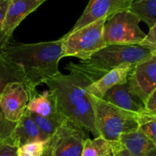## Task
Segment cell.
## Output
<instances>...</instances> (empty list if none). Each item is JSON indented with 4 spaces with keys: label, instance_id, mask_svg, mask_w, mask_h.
<instances>
[{
    "label": "cell",
    "instance_id": "33",
    "mask_svg": "<svg viewBox=\"0 0 156 156\" xmlns=\"http://www.w3.org/2000/svg\"></svg>",
    "mask_w": 156,
    "mask_h": 156
},
{
    "label": "cell",
    "instance_id": "32",
    "mask_svg": "<svg viewBox=\"0 0 156 156\" xmlns=\"http://www.w3.org/2000/svg\"><path fill=\"white\" fill-rule=\"evenodd\" d=\"M108 156H113V155H108Z\"/></svg>",
    "mask_w": 156,
    "mask_h": 156
},
{
    "label": "cell",
    "instance_id": "17",
    "mask_svg": "<svg viewBox=\"0 0 156 156\" xmlns=\"http://www.w3.org/2000/svg\"><path fill=\"white\" fill-rule=\"evenodd\" d=\"M119 142H110L103 137H94V139L87 138L84 140L82 156H108L118 150L120 147Z\"/></svg>",
    "mask_w": 156,
    "mask_h": 156
},
{
    "label": "cell",
    "instance_id": "16",
    "mask_svg": "<svg viewBox=\"0 0 156 156\" xmlns=\"http://www.w3.org/2000/svg\"><path fill=\"white\" fill-rule=\"evenodd\" d=\"M119 143L132 156H156V144L139 129L120 136Z\"/></svg>",
    "mask_w": 156,
    "mask_h": 156
},
{
    "label": "cell",
    "instance_id": "31",
    "mask_svg": "<svg viewBox=\"0 0 156 156\" xmlns=\"http://www.w3.org/2000/svg\"><path fill=\"white\" fill-rule=\"evenodd\" d=\"M1 2H2V0H0V3H1Z\"/></svg>",
    "mask_w": 156,
    "mask_h": 156
},
{
    "label": "cell",
    "instance_id": "1",
    "mask_svg": "<svg viewBox=\"0 0 156 156\" xmlns=\"http://www.w3.org/2000/svg\"><path fill=\"white\" fill-rule=\"evenodd\" d=\"M0 54L22 70L27 82V91L45 84L58 74V65L63 58L60 39L34 44L9 41L0 50Z\"/></svg>",
    "mask_w": 156,
    "mask_h": 156
},
{
    "label": "cell",
    "instance_id": "29",
    "mask_svg": "<svg viewBox=\"0 0 156 156\" xmlns=\"http://www.w3.org/2000/svg\"><path fill=\"white\" fill-rule=\"evenodd\" d=\"M17 155H18V156H31L30 155H28L27 153H26V152H23V151H21V149L18 148V152H17Z\"/></svg>",
    "mask_w": 156,
    "mask_h": 156
},
{
    "label": "cell",
    "instance_id": "9",
    "mask_svg": "<svg viewBox=\"0 0 156 156\" xmlns=\"http://www.w3.org/2000/svg\"><path fill=\"white\" fill-rule=\"evenodd\" d=\"M133 0H89L86 8L69 31L101 19L108 20L122 11L129 10Z\"/></svg>",
    "mask_w": 156,
    "mask_h": 156
},
{
    "label": "cell",
    "instance_id": "14",
    "mask_svg": "<svg viewBox=\"0 0 156 156\" xmlns=\"http://www.w3.org/2000/svg\"><path fill=\"white\" fill-rule=\"evenodd\" d=\"M28 102L27 110L30 112L47 118L63 120L64 118L57 109L56 100L53 94L49 90L40 94L37 88L27 91Z\"/></svg>",
    "mask_w": 156,
    "mask_h": 156
},
{
    "label": "cell",
    "instance_id": "19",
    "mask_svg": "<svg viewBox=\"0 0 156 156\" xmlns=\"http://www.w3.org/2000/svg\"><path fill=\"white\" fill-rule=\"evenodd\" d=\"M129 10L149 28L156 25V0H133Z\"/></svg>",
    "mask_w": 156,
    "mask_h": 156
},
{
    "label": "cell",
    "instance_id": "27",
    "mask_svg": "<svg viewBox=\"0 0 156 156\" xmlns=\"http://www.w3.org/2000/svg\"><path fill=\"white\" fill-rule=\"evenodd\" d=\"M117 152H118L120 156H132L129 154V152L126 149H124L122 146H120V149L117 150Z\"/></svg>",
    "mask_w": 156,
    "mask_h": 156
},
{
    "label": "cell",
    "instance_id": "23",
    "mask_svg": "<svg viewBox=\"0 0 156 156\" xmlns=\"http://www.w3.org/2000/svg\"><path fill=\"white\" fill-rule=\"evenodd\" d=\"M9 1L10 0H2L0 3V50H2L5 47L6 44L10 41L6 37L2 30L3 21H4L5 15L6 10L9 4Z\"/></svg>",
    "mask_w": 156,
    "mask_h": 156
},
{
    "label": "cell",
    "instance_id": "24",
    "mask_svg": "<svg viewBox=\"0 0 156 156\" xmlns=\"http://www.w3.org/2000/svg\"><path fill=\"white\" fill-rule=\"evenodd\" d=\"M18 149L12 138L0 142V156H18Z\"/></svg>",
    "mask_w": 156,
    "mask_h": 156
},
{
    "label": "cell",
    "instance_id": "30",
    "mask_svg": "<svg viewBox=\"0 0 156 156\" xmlns=\"http://www.w3.org/2000/svg\"><path fill=\"white\" fill-rule=\"evenodd\" d=\"M113 156H120L119 155L118 152H117V151H116V152H114V153H113Z\"/></svg>",
    "mask_w": 156,
    "mask_h": 156
},
{
    "label": "cell",
    "instance_id": "11",
    "mask_svg": "<svg viewBox=\"0 0 156 156\" xmlns=\"http://www.w3.org/2000/svg\"><path fill=\"white\" fill-rule=\"evenodd\" d=\"M47 0H10L2 24L3 32L10 41L14 30L28 15Z\"/></svg>",
    "mask_w": 156,
    "mask_h": 156
},
{
    "label": "cell",
    "instance_id": "26",
    "mask_svg": "<svg viewBox=\"0 0 156 156\" xmlns=\"http://www.w3.org/2000/svg\"><path fill=\"white\" fill-rule=\"evenodd\" d=\"M146 111L156 115V90L152 91L144 102Z\"/></svg>",
    "mask_w": 156,
    "mask_h": 156
},
{
    "label": "cell",
    "instance_id": "22",
    "mask_svg": "<svg viewBox=\"0 0 156 156\" xmlns=\"http://www.w3.org/2000/svg\"><path fill=\"white\" fill-rule=\"evenodd\" d=\"M47 143V142H35L24 145L19 147V149L31 156H41L44 153Z\"/></svg>",
    "mask_w": 156,
    "mask_h": 156
},
{
    "label": "cell",
    "instance_id": "10",
    "mask_svg": "<svg viewBox=\"0 0 156 156\" xmlns=\"http://www.w3.org/2000/svg\"><path fill=\"white\" fill-rule=\"evenodd\" d=\"M28 94L21 82H12L0 94V108L6 119L18 122L27 109Z\"/></svg>",
    "mask_w": 156,
    "mask_h": 156
},
{
    "label": "cell",
    "instance_id": "6",
    "mask_svg": "<svg viewBox=\"0 0 156 156\" xmlns=\"http://www.w3.org/2000/svg\"><path fill=\"white\" fill-rule=\"evenodd\" d=\"M140 19L129 10L122 11L105 23L103 39L106 45L139 44L146 34L140 27Z\"/></svg>",
    "mask_w": 156,
    "mask_h": 156
},
{
    "label": "cell",
    "instance_id": "18",
    "mask_svg": "<svg viewBox=\"0 0 156 156\" xmlns=\"http://www.w3.org/2000/svg\"><path fill=\"white\" fill-rule=\"evenodd\" d=\"M12 82H21L25 87L27 85L22 70L0 54V94L5 87Z\"/></svg>",
    "mask_w": 156,
    "mask_h": 156
},
{
    "label": "cell",
    "instance_id": "5",
    "mask_svg": "<svg viewBox=\"0 0 156 156\" xmlns=\"http://www.w3.org/2000/svg\"><path fill=\"white\" fill-rule=\"evenodd\" d=\"M106 19H101L69 31L60 38L62 56H73L85 60L106 46L103 28Z\"/></svg>",
    "mask_w": 156,
    "mask_h": 156
},
{
    "label": "cell",
    "instance_id": "21",
    "mask_svg": "<svg viewBox=\"0 0 156 156\" xmlns=\"http://www.w3.org/2000/svg\"><path fill=\"white\" fill-rule=\"evenodd\" d=\"M17 122H12L5 118L0 108V142L12 138Z\"/></svg>",
    "mask_w": 156,
    "mask_h": 156
},
{
    "label": "cell",
    "instance_id": "12",
    "mask_svg": "<svg viewBox=\"0 0 156 156\" xmlns=\"http://www.w3.org/2000/svg\"><path fill=\"white\" fill-rule=\"evenodd\" d=\"M101 99L135 114H139L146 110L144 102L131 91L127 82L108 90Z\"/></svg>",
    "mask_w": 156,
    "mask_h": 156
},
{
    "label": "cell",
    "instance_id": "2",
    "mask_svg": "<svg viewBox=\"0 0 156 156\" xmlns=\"http://www.w3.org/2000/svg\"><path fill=\"white\" fill-rule=\"evenodd\" d=\"M53 94L59 114L82 129L99 136L94 123V110L90 95L85 91L87 82L79 75H64L59 72L45 82Z\"/></svg>",
    "mask_w": 156,
    "mask_h": 156
},
{
    "label": "cell",
    "instance_id": "3",
    "mask_svg": "<svg viewBox=\"0 0 156 156\" xmlns=\"http://www.w3.org/2000/svg\"><path fill=\"white\" fill-rule=\"evenodd\" d=\"M155 55L156 50L140 44H108L88 59L79 63L71 62L65 68L81 76L88 85L114 69L126 64L136 65Z\"/></svg>",
    "mask_w": 156,
    "mask_h": 156
},
{
    "label": "cell",
    "instance_id": "13",
    "mask_svg": "<svg viewBox=\"0 0 156 156\" xmlns=\"http://www.w3.org/2000/svg\"><path fill=\"white\" fill-rule=\"evenodd\" d=\"M133 66L126 64L111 70L97 81L87 85L85 91L90 95L101 99L108 90L127 82L129 73Z\"/></svg>",
    "mask_w": 156,
    "mask_h": 156
},
{
    "label": "cell",
    "instance_id": "25",
    "mask_svg": "<svg viewBox=\"0 0 156 156\" xmlns=\"http://www.w3.org/2000/svg\"><path fill=\"white\" fill-rule=\"evenodd\" d=\"M139 44L148 48L156 50V25L149 28V33L146 34L144 39Z\"/></svg>",
    "mask_w": 156,
    "mask_h": 156
},
{
    "label": "cell",
    "instance_id": "20",
    "mask_svg": "<svg viewBox=\"0 0 156 156\" xmlns=\"http://www.w3.org/2000/svg\"><path fill=\"white\" fill-rule=\"evenodd\" d=\"M29 114L34 123L37 124V126H38V128L41 129V132L45 134L49 138H51L52 136L57 130L61 123L64 120V119L63 120H55V119L47 118V117H42V116L38 115V114L30 112V111H29Z\"/></svg>",
    "mask_w": 156,
    "mask_h": 156
},
{
    "label": "cell",
    "instance_id": "4",
    "mask_svg": "<svg viewBox=\"0 0 156 156\" xmlns=\"http://www.w3.org/2000/svg\"><path fill=\"white\" fill-rule=\"evenodd\" d=\"M90 98L94 110L96 129L104 139L117 143L121 135L139 129L138 114L121 109L103 99L91 95Z\"/></svg>",
    "mask_w": 156,
    "mask_h": 156
},
{
    "label": "cell",
    "instance_id": "8",
    "mask_svg": "<svg viewBox=\"0 0 156 156\" xmlns=\"http://www.w3.org/2000/svg\"><path fill=\"white\" fill-rule=\"evenodd\" d=\"M131 91L145 102L148 96L156 90V55L131 69L127 79Z\"/></svg>",
    "mask_w": 156,
    "mask_h": 156
},
{
    "label": "cell",
    "instance_id": "15",
    "mask_svg": "<svg viewBox=\"0 0 156 156\" xmlns=\"http://www.w3.org/2000/svg\"><path fill=\"white\" fill-rule=\"evenodd\" d=\"M12 138L18 148L27 143L48 142L50 139L41 132L27 109L22 117L17 122Z\"/></svg>",
    "mask_w": 156,
    "mask_h": 156
},
{
    "label": "cell",
    "instance_id": "28",
    "mask_svg": "<svg viewBox=\"0 0 156 156\" xmlns=\"http://www.w3.org/2000/svg\"><path fill=\"white\" fill-rule=\"evenodd\" d=\"M41 156H53V154H52V152H51V149H50V148L47 146V145H46V147H45V149H44V153L42 154V155Z\"/></svg>",
    "mask_w": 156,
    "mask_h": 156
},
{
    "label": "cell",
    "instance_id": "7",
    "mask_svg": "<svg viewBox=\"0 0 156 156\" xmlns=\"http://www.w3.org/2000/svg\"><path fill=\"white\" fill-rule=\"evenodd\" d=\"M83 129L64 119L57 130L47 142L53 156H82L85 140Z\"/></svg>",
    "mask_w": 156,
    "mask_h": 156
}]
</instances>
